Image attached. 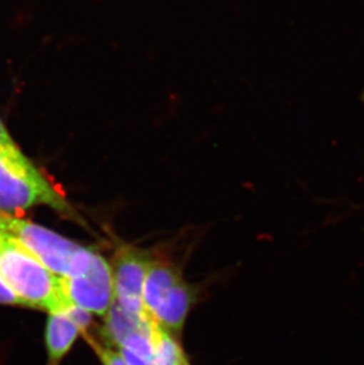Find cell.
<instances>
[{"label":"cell","mask_w":364,"mask_h":365,"mask_svg":"<svg viewBox=\"0 0 364 365\" xmlns=\"http://www.w3.org/2000/svg\"><path fill=\"white\" fill-rule=\"evenodd\" d=\"M0 274L23 307L50 314L70 307L63 296L59 277L41 264L24 245L0 225Z\"/></svg>","instance_id":"cell-1"},{"label":"cell","mask_w":364,"mask_h":365,"mask_svg":"<svg viewBox=\"0 0 364 365\" xmlns=\"http://www.w3.org/2000/svg\"><path fill=\"white\" fill-rule=\"evenodd\" d=\"M41 205L79 220L66 197L17 145L0 149V214L14 217Z\"/></svg>","instance_id":"cell-2"},{"label":"cell","mask_w":364,"mask_h":365,"mask_svg":"<svg viewBox=\"0 0 364 365\" xmlns=\"http://www.w3.org/2000/svg\"><path fill=\"white\" fill-rule=\"evenodd\" d=\"M0 225L57 277L79 276L89 266L93 251L31 221L0 214Z\"/></svg>","instance_id":"cell-3"},{"label":"cell","mask_w":364,"mask_h":365,"mask_svg":"<svg viewBox=\"0 0 364 365\" xmlns=\"http://www.w3.org/2000/svg\"><path fill=\"white\" fill-rule=\"evenodd\" d=\"M192 289L169 262L151 259L143 286L148 316L171 334H179L192 305Z\"/></svg>","instance_id":"cell-4"},{"label":"cell","mask_w":364,"mask_h":365,"mask_svg":"<svg viewBox=\"0 0 364 365\" xmlns=\"http://www.w3.org/2000/svg\"><path fill=\"white\" fill-rule=\"evenodd\" d=\"M63 296L69 305L89 314L107 316L115 300L113 269L106 259L93 252L89 266L75 277H59Z\"/></svg>","instance_id":"cell-5"},{"label":"cell","mask_w":364,"mask_h":365,"mask_svg":"<svg viewBox=\"0 0 364 365\" xmlns=\"http://www.w3.org/2000/svg\"><path fill=\"white\" fill-rule=\"evenodd\" d=\"M151 259L141 248L123 245L115 253L111 266L115 300L129 314L143 319L151 318L143 305V286Z\"/></svg>","instance_id":"cell-6"},{"label":"cell","mask_w":364,"mask_h":365,"mask_svg":"<svg viewBox=\"0 0 364 365\" xmlns=\"http://www.w3.org/2000/svg\"><path fill=\"white\" fill-rule=\"evenodd\" d=\"M82 331V327L64 311L50 314L45 327V344L50 364L61 363Z\"/></svg>","instance_id":"cell-7"},{"label":"cell","mask_w":364,"mask_h":365,"mask_svg":"<svg viewBox=\"0 0 364 365\" xmlns=\"http://www.w3.org/2000/svg\"><path fill=\"white\" fill-rule=\"evenodd\" d=\"M154 324L155 322L151 319L121 343L117 349L126 364L156 365Z\"/></svg>","instance_id":"cell-8"},{"label":"cell","mask_w":364,"mask_h":365,"mask_svg":"<svg viewBox=\"0 0 364 365\" xmlns=\"http://www.w3.org/2000/svg\"><path fill=\"white\" fill-rule=\"evenodd\" d=\"M149 321H151V318L143 319L129 314L117 303L116 300H113V305L106 316V322L102 329V337L107 343L106 346L111 349L118 348L128 336L145 327Z\"/></svg>","instance_id":"cell-9"},{"label":"cell","mask_w":364,"mask_h":365,"mask_svg":"<svg viewBox=\"0 0 364 365\" xmlns=\"http://www.w3.org/2000/svg\"><path fill=\"white\" fill-rule=\"evenodd\" d=\"M155 359L156 365H188L180 345L172 334L154 324Z\"/></svg>","instance_id":"cell-10"},{"label":"cell","mask_w":364,"mask_h":365,"mask_svg":"<svg viewBox=\"0 0 364 365\" xmlns=\"http://www.w3.org/2000/svg\"><path fill=\"white\" fill-rule=\"evenodd\" d=\"M93 349L103 365H127L121 357L120 354L113 351L111 348L103 346L98 343H93Z\"/></svg>","instance_id":"cell-11"},{"label":"cell","mask_w":364,"mask_h":365,"mask_svg":"<svg viewBox=\"0 0 364 365\" xmlns=\"http://www.w3.org/2000/svg\"><path fill=\"white\" fill-rule=\"evenodd\" d=\"M0 304L6 305H21V302L12 289L4 282L3 277L0 274Z\"/></svg>","instance_id":"cell-12"},{"label":"cell","mask_w":364,"mask_h":365,"mask_svg":"<svg viewBox=\"0 0 364 365\" xmlns=\"http://www.w3.org/2000/svg\"><path fill=\"white\" fill-rule=\"evenodd\" d=\"M12 145H16L14 138H11L10 133H9L6 127H5V124L3 123L1 118H0V149L12 147Z\"/></svg>","instance_id":"cell-13"}]
</instances>
